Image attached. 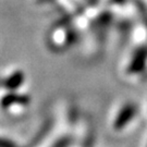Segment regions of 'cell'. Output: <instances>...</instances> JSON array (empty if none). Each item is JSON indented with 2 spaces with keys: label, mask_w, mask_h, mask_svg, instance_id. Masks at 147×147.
<instances>
[{
  "label": "cell",
  "mask_w": 147,
  "mask_h": 147,
  "mask_svg": "<svg viewBox=\"0 0 147 147\" xmlns=\"http://www.w3.org/2000/svg\"><path fill=\"white\" fill-rule=\"evenodd\" d=\"M138 115L140 109L135 104L129 101L121 102L111 112L109 119L111 130L115 133H119L132 129V126L136 123Z\"/></svg>",
  "instance_id": "1"
}]
</instances>
